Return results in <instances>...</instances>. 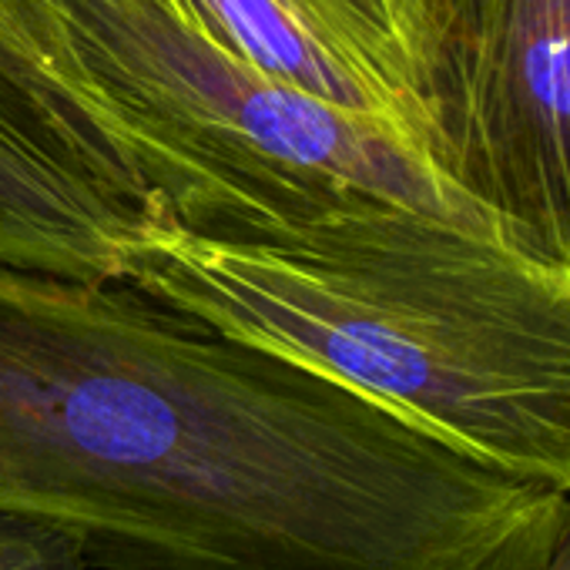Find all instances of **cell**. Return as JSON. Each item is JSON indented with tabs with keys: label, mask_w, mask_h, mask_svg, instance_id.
Listing matches in <instances>:
<instances>
[{
	"label": "cell",
	"mask_w": 570,
	"mask_h": 570,
	"mask_svg": "<svg viewBox=\"0 0 570 570\" xmlns=\"http://www.w3.org/2000/svg\"><path fill=\"white\" fill-rule=\"evenodd\" d=\"M406 8L413 11V18H416V28H420V35H423V48L430 45V28H433V18H436V11H440V0H406Z\"/></svg>",
	"instance_id": "cell-9"
},
{
	"label": "cell",
	"mask_w": 570,
	"mask_h": 570,
	"mask_svg": "<svg viewBox=\"0 0 570 570\" xmlns=\"http://www.w3.org/2000/svg\"><path fill=\"white\" fill-rule=\"evenodd\" d=\"M118 278L570 497V265L336 191L212 225L155 212L125 242Z\"/></svg>",
	"instance_id": "cell-2"
},
{
	"label": "cell",
	"mask_w": 570,
	"mask_h": 570,
	"mask_svg": "<svg viewBox=\"0 0 570 570\" xmlns=\"http://www.w3.org/2000/svg\"><path fill=\"white\" fill-rule=\"evenodd\" d=\"M0 510L95 570H547L570 497L125 278L0 258Z\"/></svg>",
	"instance_id": "cell-1"
},
{
	"label": "cell",
	"mask_w": 570,
	"mask_h": 570,
	"mask_svg": "<svg viewBox=\"0 0 570 570\" xmlns=\"http://www.w3.org/2000/svg\"><path fill=\"white\" fill-rule=\"evenodd\" d=\"M255 71L430 155L426 48L406 0H168Z\"/></svg>",
	"instance_id": "cell-6"
},
{
	"label": "cell",
	"mask_w": 570,
	"mask_h": 570,
	"mask_svg": "<svg viewBox=\"0 0 570 570\" xmlns=\"http://www.w3.org/2000/svg\"><path fill=\"white\" fill-rule=\"evenodd\" d=\"M158 191L125 138L58 75L0 41V258L121 275Z\"/></svg>",
	"instance_id": "cell-5"
},
{
	"label": "cell",
	"mask_w": 570,
	"mask_h": 570,
	"mask_svg": "<svg viewBox=\"0 0 570 570\" xmlns=\"http://www.w3.org/2000/svg\"><path fill=\"white\" fill-rule=\"evenodd\" d=\"M0 41L61 78L58 61L51 55L55 51L51 48V35L41 24V14H38V8L31 4V0H0Z\"/></svg>",
	"instance_id": "cell-8"
},
{
	"label": "cell",
	"mask_w": 570,
	"mask_h": 570,
	"mask_svg": "<svg viewBox=\"0 0 570 570\" xmlns=\"http://www.w3.org/2000/svg\"><path fill=\"white\" fill-rule=\"evenodd\" d=\"M35 8L61 78L135 151L161 198L155 212L181 225L366 191L503 235L426 155L255 71L168 0H35Z\"/></svg>",
	"instance_id": "cell-3"
},
{
	"label": "cell",
	"mask_w": 570,
	"mask_h": 570,
	"mask_svg": "<svg viewBox=\"0 0 570 570\" xmlns=\"http://www.w3.org/2000/svg\"><path fill=\"white\" fill-rule=\"evenodd\" d=\"M433 165L517 248L570 265V0H440Z\"/></svg>",
	"instance_id": "cell-4"
},
{
	"label": "cell",
	"mask_w": 570,
	"mask_h": 570,
	"mask_svg": "<svg viewBox=\"0 0 570 570\" xmlns=\"http://www.w3.org/2000/svg\"><path fill=\"white\" fill-rule=\"evenodd\" d=\"M547 570H570V533H567V540L560 543V550H557V557L550 560Z\"/></svg>",
	"instance_id": "cell-10"
},
{
	"label": "cell",
	"mask_w": 570,
	"mask_h": 570,
	"mask_svg": "<svg viewBox=\"0 0 570 570\" xmlns=\"http://www.w3.org/2000/svg\"><path fill=\"white\" fill-rule=\"evenodd\" d=\"M0 570H91L81 543L35 517L0 510Z\"/></svg>",
	"instance_id": "cell-7"
}]
</instances>
